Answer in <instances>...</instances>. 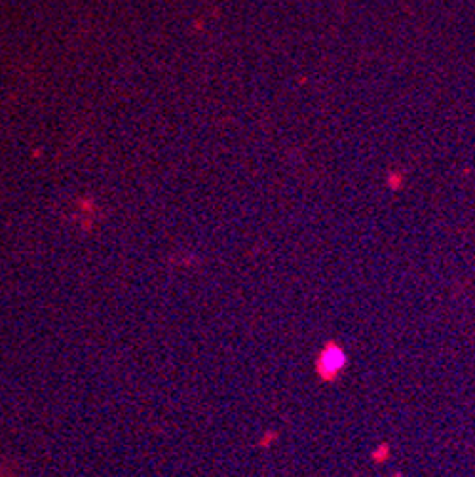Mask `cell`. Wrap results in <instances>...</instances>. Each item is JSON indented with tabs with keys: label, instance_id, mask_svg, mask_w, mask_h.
Segmentation results:
<instances>
[{
	"label": "cell",
	"instance_id": "obj_2",
	"mask_svg": "<svg viewBox=\"0 0 475 477\" xmlns=\"http://www.w3.org/2000/svg\"><path fill=\"white\" fill-rule=\"evenodd\" d=\"M0 477H6V476H2V471H0Z\"/></svg>",
	"mask_w": 475,
	"mask_h": 477
},
{
	"label": "cell",
	"instance_id": "obj_1",
	"mask_svg": "<svg viewBox=\"0 0 475 477\" xmlns=\"http://www.w3.org/2000/svg\"><path fill=\"white\" fill-rule=\"evenodd\" d=\"M348 363V356L346 352L342 350L341 346L329 344L317 361V371L324 379H335L337 374H341L344 371V367Z\"/></svg>",
	"mask_w": 475,
	"mask_h": 477
}]
</instances>
